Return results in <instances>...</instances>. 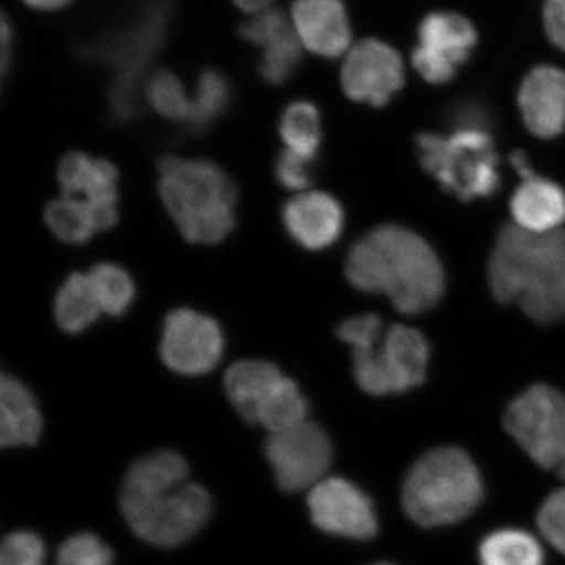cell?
Segmentation results:
<instances>
[{
  "label": "cell",
  "mask_w": 565,
  "mask_h": 565,
  "mask_svg": "<svg viewBox=\"0 0 565 565\" xmlns=\"http://www.w3.org/2000/svg\"><path fill=\"white\" fill-rule=\"evenodd\" d=\"M63 195L84 200L98 211L104 230L118 221V173L114 163L93 159L84 152H70L58 167Z\"/></svg>",
  "instance_id": "15"
},
{
  "label": "cell",
  "mask_w": 565,
  "mask_h": 565,
  "mask_svg": "<svg viewBox=\"0 0 565 565\" xmlns=\"http://www.w3.org/2000/svg\"><path fill=\"white\" fill-rule=\"evenodd\" d=\"M504 427L535 465L565 481V396L559 390L530 386L505 408Z\"/></svg>",
  "instance_id": "9"
},
{
  "label": "cell",
  "mask_w": 565,
  "mask_h": 565,
  "mask_svg": "<svg viewBox=\"0 0 565 565\" xmlns=\"http://www.w3.org/2000/svg\"><path fill=\"white\" fill-rule=\"evenodd\" d=\"M311 520L323 533L367 541L379 531L373 501L362 489L343 478H326L307 498Z\"/></svg>",
  "instance_id": "12"
},
{
  "label": "cell",
  "mask_w": 565,
  "mask_h": 565,
  "mask_svg": "<svg viewBox=\"0 0 565 565\" xmlns=\"http://www.w3.org/2000/svg\"><path fill=\"white\" fill-rule=\"evenodd\" d=\"M537 526L546 542L565 555V487L557 489L542 503Z\"/></svg>",
  "instance_id": "33"
},
{
  "label": "cell",
  "mask_w": 565,
  "mask_h": 565,
  "mask_svg": "<svg viewBox=\"0 0 565 565\" xmlns=\"http://www.w3.org/2000/svg\"><path fill=\"white\" fill-rule=\"evenodd\" d=\"M449 122L456 131H487L490 132V125H492V117L484 106L478 103H460L457 104L455 109L449 114Z\"/></svg>",
  "instance_id": "36"
},
{
  "label": "cell",
  "mask_w": 565,
  "mask_h": 565,
  "mask_svg": "<svg viewBox=\"0 0 565 565\" xmlns=\"http://www.w3.org/2000/svg\"><path fill=\"white\" fill-rule=\"evenodd\" d=\"M481 565H544V550L523 530H500L479 546Z\"/></svg>",
  "instance_id": "24"
},
{
  "label": "cell",
  "mask_w": 565,
  "mask_h": 565,
  "mask_svg": "<svg viewBox=\"0 0 565 565\" xmlns=\"http://www.w3.org/2000/svg\"><path fill=\"white\" fill-rule=\"evenodd\" d=\"M266 459L282 492L311 490L326 479L333 459L332 441L318 424L303 422L270 434Z\"/></svg>",
  "instance_id": "10"
},
{
  "label": "cell",
  "mask_w": 565,
  "mask_h": 565,
  "mask_svg": "<svg viewBox=\"0 0 565 565\" xmlns=\"http://www.w3.org/2000/svg\"><path fill=\"white\" fill-rule=\"evenodd\" d=\"M2 43H3L2 65H3V71H6L7 65H9V52H10V28H9V22H7V20H3V22H2Z\"/></svg>",
  "instance_id": "41"
},
{
  "label": "cell",
  "mask_w": 565,
  "mask_h": 565,
  "mask_svg": "<svg viewBox=\"0 0 565 565\" xmlns=\"http://www.w3.org/2000/svg\"><path fill=\"white\" fill-rule=\"evenodd\" d=\"M285 375L273 363L241 362L225 377L226 396L245 422L256 424L259 408Z\"/></svg>",
  "instance_id": "21"
},
{
  "label": "cell",
  "mask_w": 565,
  "mask_h": 565,
  "mask_svg": "<svg viewBox=\"0 0 565 565\" xmlns=\"http://www.w3.org/2000/svg\"><path fill=\"white\" fill-rule=\"evenodd\" d=\"M294 24L305 46L322 57H338L351 43V25L340 0H296Z\"/></svg>",
  "instance_id": "18"
},
{
  "label": "cell",
  "mask_w": 565,
  "mask_h": 565,
  "mask_svg": "<svg viewBox=\"0 0 565 565\" xmlns=\"http://www.w3.org/2000/svg\"><path fill=\"white\" fill-rule=\"evenodd\" d=\"M147 96L152 109L167 120L185 125L191 120L192 102L185 96L181 82L169 71H159L148 81Z\"/></svg>",
  "instance_id": "29"
},
{
  "label": "cell",
  "mask_w": 565,
  "mask_h": 565,
  "mask_svg": "<svg viewBox=\"0 0 565 565\" xmlns=\"http://www.w3.org/2000/svg\"><path fill=\"white\" fill-rule=\"evenodd\" d=\"M232 102V85L222 73L215 70H204L199 77L196 96L192 102V115L189 129L203 132L212 121L217 120L228 109Z\"/></svg>",
  "instance_id": "28"
},
{
  "label": "cell",
  "mask_w": 565,
  "mask_h": 565,
  "mask_svg": "<svg viewBox=\"0 0 565 565\" xmlns=\"http://www.w3.org/2000/svg\"><path fill=\"white\" fill-rule=\"evenodd\" d=\"M416 154L423 169L460 202L490 199L500 191V161L490 132L419 134Z\"/></svg>",
  "instance_id": "7"
},
{
  "label": "cell",
  "mask_w": 565,
  "mask_h": 565,
  "mask_svg": "<svg viewBox=\"0 0 565 565\" xmlns=\"http://www.w3.org/2000/svg\"><path fill=\"white\" fill-rule=\"evenodd\" d=\"M545 29L550 40L565 51V0H548L546 2Z\"/></svg>",
  "instance_id": "37"
},
{
  "label": "cell",
  "mask_w": 565,
  "mask_h": 565,
  "mask_svg": "<svg viewBox=\"0 0 565 565\" xmlns=\"http://www.w3.org/2000/svg\"><path fill=\"white\" fill-rule=\"evenodd\" d=\"M43 541L29 531H17L3 539L0 546V565H44Z\"/></svg>",
  "instance_id": "32"
},
{
  "label": "cell",
  "mask_w": 565,
  "mask_h": 565,
  "mask_svg": "<svg viewBox=\"0 0 565 565\" xmlns=\"http://www.w3.org/2000/svg\"><path fill=\"white\" fill-rule=\"evenodd\" d=\"M341 82L352 102L382 107L403 88V62L388 44L364 40L349 54Z\"/></svg>",
  "instance_id": "14"
},
{
  "label": "cell",
  "mask_w": 565,
  "mask_h": 565,
  "mask_svg": "<svg viewBox=\"0 0 565 565\" xmlns=\"http://www.w3.org/2000/svg\"><path fill=\"white\" fill-rule=\"evenodd\" d=\"M520 110L526 128L539 139H556L565 131V73L537 66L523 81Z\"/></svg>",
  "instance_id": "17"
},
{
  "label": "cell",
  "mask_w": 565,
  "mask_h": 565,
  "mask_svg": "<svg viewBox=\"0 0 565 565\" xmlns=\"http://www.w3.org/2000/svg\"><path fill=\"white\" fill-rule=\"evenodd\" d=\"M315 162L316 159L286 150L280 154L275 167L278 182L289 191H305L311 184V178H313L311 170Z\"/></svg>",
  "instance_id": "34"
},
{
  "label": "cell",
  "mask_w": 565,
  "mask_h": 565,
  "mask_svg": "<svg viewBox=\"0 0 565 565\" xmlns=\"http://www.w3.org/2000/svg\"><path fill=\"white\" fill-rule=\"evenodd\" d=\"M338 337L351 345L353 377L364 393L393 396L418 388L429 367V341L403 323L385 327L381 316L359 315L338 326Z\"/></svg>",
  "instance_id": "4"
},
{
  "label": "cell",
  "mask_w": 565,
  "mask_h": 565,
  "mask_svg": "<svg viewBox=\"0 0 565 565\" xmlns=\"http://www.w3.org/2000/svg\"><path fill=\"white\" fill-rule=\"evenodd\" d=\"M289 29L291 25L288 24L281 11H267L244 24L241 28V35L256 46L264 47Z\"/></svg>",
  "instance_id": "35"
},
{
  "label": "cell",
  "mask_w": 565,
  "mask_h": 565,
  "mask_svg": "<svg viewBox=\"0 0 565 565\" xmlns=\"http://www.w3.org/2000/svg\"><path fill=\"white\" fill-rule=\"evenodd\" d=\"M88 278L104 313L115 318L128 313L136 299L131 275L117 264L104 263L93 267Z\"/></svg>",
  "instance_id": "27"
},
{
  "label": "cell",
  "mask_w": 565,
  "mask_h": 565,
  "mask_svg": "<svg viewBox=\"0 0 565 565\" xmlns=\"http://www.w3.org/2000/svg\"><path fill=\"white\" fill-rule=\"evenodd\" d=\"M225 337L210 316L177 310L163 322L161 355L163 363L181 375L211 373L222 360Z\"/></svg>",
  "instance_id": "11"
},
{
  "label": "cell",
  "mask_w": 565,
  "mask_h": 565,
  "mask_svg": "<svg viewBox=\"0 0 565 565\" xmlns=\"http://www.w3.org/2000/svg\"><path fill=\"white\" fill-rule=\"evenodd\" d=\"M353 288L384 294L399 313L418 316L444 299L446 273L437 252L401 225H381L360 237L345 258Z\"/></svg>",
  "instance_id": "2"
},
{
  "label": "cell",
  "mask_w": 565,
  "mask_h": 565,
  "mask_svg": "<svg viewBox=\"0 0 565 565\" xmlns=\"http://www.w3.org/2000/svg\"><path fill=\"white\" fill-rule=\"evenodd\" d=\"M514 225L531 233H550L565 222V192L555 181L535 177L523 180L511 199Z\"/></svg>",
  "instance_id": "19"
},
{
  "label": "cell",
  "mask_w": 565,
  "mask_h": 565,
  "mask_svg": "<svg viewBox=\"0 0 565 565\" xmlns=\"http://www.w3.org/2000/svg\"><path fill=\"white\" fill-rule=\"evenodd\" d=\"M47 226L55 237L66 244L79 245L98 232H106L98 211L84 200L63 195L50 203L44 212Z\"/></svg>",
  "instance_id": "23"
},
{
  "label": "cell",
  "mask_w": 565,
  "mask_h": 565,
  "mask_svg": "<svg viewBox=\"0 0 565 565\" xmlns=\"http://www.w3.org/2000/svg\"><path fill=\"white\" fill-rule=\"evenodd\" d=\"M300 61H302V47H300L296 32L289 29L264 46L259 73L269 84L281 85L296 73Z\"/></svg>",
  "instance_id": "30"
},
{
  "label": "cell",
  "mask_w": 565,
  "mask_h": 565,
  "mask_svg": "<svg viewBox=\"0 0 565 565\" xmlns=\"http://www.w3.org/2000/svg\"><path fill=\"white\" fill-rule=\"evenodd\" d=\"M0 444L3 448L33 446L43 430L35 397L13 375H3L0 384Z\"/></svg>",
  "instance_id": "20"
},
{
  "label": "cell",
  "mask_w": 565,
  "mask_h": 565,
  "mask_svg": "<svg viewBox=\"0 0 565 565\" xmlns=\"http://www.w3.org/2000/svg\"><path fill=\"white\" fill-rule=\"evenodd\" d=\"M24 2L33 9L50 11L63 9V7L68 6L71 0H24Z\"/></svg>",
  "instance_id": "39"
},
{
  "label": "cell",
  "mask_w": 565,
  "mask_h": 565,
  "mask_svg": "<svg viewBox=\"0 0 565 565\" xmlns=\"http://www.w3.org/2000/svg\"><path fill=\"white\" fill-rule=\"evenodd\" d=\"M273 2V0H234V3H236L239 9H243L244 11H259L263 10L264 7L269 6V3Z\"/></svg>",
  "instance_id": "40"
},
{
  "label": "cell",
  "mask_w": 565,
  "mask_h": 565,
  "mask_svg": "<svg viewBox=\"0 0 565 565\" xmlns=\"http://www.w3.org/2000/svg\"><path fill=\"white\" fill-rule=\"evenodd\" d=\"M159 193L189 243H222L236 226L237 189L217 163L167 156L159 162Z\"/></svg>",
  "instance_id": "5"
},
{
  "label": "cell",
  "mask_w": 565,
  "mask_h": 565,
  "mask_svg": "<svg viewBox=\"0 0 565 565\" xmlns=\"http://www.w3.org/2000/svg\"><path fill=\"white\" fill-rule=\"evenodd\" d=\"M418 36L419 46L412 61L430 84L451 81L478 40L473 24L457 13H433L424 18Z\"/></svg>",
  "instance_id": "13"
},
{
  "label": "cell",
  "mask_w": 565,
  "mask_h": 565,
  "mask_svg": "<svg viewBox=\"0 0 565 565\" xmlns=\"http://www.w3.org/2000/svg\"><path fill=\"white\" fill-rule=\"evenodd\" d=\"M169 13V0H148L129 28L111 35L93 51L114 66L115 81L110 87L109 106L111 118L120 125L132 120L139 111L145 70L161 47Z\"/></svg>",
  "instance_id": "8"
},
{
  "label": "cell",
  "mask_w": 565,
  "mask_h": 565,
  "mask_svg": "<svg viewBox=\"0 0 565 565\" xmlns=\"http://www.w3.org/2000/svg\"><path fill=\"white\" fill-rule=\"evenodd\" d=\"M57 565H114V553L95 534L81 533L63 542Z\"/></svg>",
  "instance_id": "31"
},
{
  "label": "cell",
  "mask_w": 565,
  "mask_h": 565,
  "mask_svg": "<svg viewBox=\"0 0 565 565\" xmlns=\"http://www.w3.org/2000/svg\"><path fill=\"white\" fill-rule=\"evenodd\" d=\"M120 508L137 537L174 548L206 525L212 500L204 487L191 481L184 457L163 449L141 457L126 471Z\"/></svg>",
  "instance_id": "1"
},
{
  "label": "cell",
  "mask_w": 565,
  "mask_h": 565,
  "mask_svg": "<svg viewBox=\"0 0 565 565\" xmlns=\"http://www.w3.org/2000/svg\"><path fill=\"white\" fill-rule=\"evenodd\" d=\"M102 313L88 275L74 274L55 297V321L63 332L77 334L90 329Z\"/></svg>",
  "instance_id": "22"
},
{
  "label": "cell",
  "mask_w": 565,
  "mask_h": 565,
  "mask_svg": "<svg viewBox=\"0 0 565 565\" xmlns=\"http://www.w3.org/2000/svg\"><path fill=\"white\" fill-rule=\"evenodd\" d=\"M489 286L498 302L519 305L534 322L564 321L565 230L501 228L490 252Z\"/></svg>",
  "instance_id": "3"
},
{
  "label": "cell",
  "mask_w": 565,
  "mask_h": 565,
  "mask_svg": "<svg viewBox=\"0 0 565 565\" xmlns=\"http://www.w3.org/2000/svg\"><path fill=\"white\" fill-rule=\"evenodd\" d=\"M280 134L289 151L316 159L322 139L321 115L311 103L289 104L281 115Z\"/></svg>",
  "instance_id": "25"
},
{
  "label": "cell",
  "mask_w": 565,
  "mask_h": 565,
  "mask_svg": "<svg viewBox=\"0 0 565 565\" xmlns=\"http://www.w3.org/2000/svg\"><path fill=\"white\" fill-rule=\"evenodd\" d=\"M484 498V481L473 459L455 446L419 457L403 486L405 514L424 527L455 525L473 514Z\"/></svg>",
  "instance_id": "6"
},
{
  "label": "cell",
  "mask_w": 565,
  "mask_h": 565,
  "mask_svg": "<svg viewBox=\"0 0 565 565\" xmlns=\"http://www.w3.org/2000/svg\"><path fill=\"white\" fill-rule=\"evenodd\" d=\"M374 565H390V564H374Z\"/></svg>",
  "instance_id": "42"
},
{
  "label": "cell",
  "mask_w": 565,
  "mask_h": 565,
  "mask_svg": "<svg viewBox=\"0 0 565 565\" xmlns=\"http://www.w3.org/2000/svg\"><path fill=\"white\" fill-rule=\"evenodd\" d=\"M512 167L516 170V173L523 178V180H527V178L535 177L533 167H531L530 159L523 151L512 152L511 156Z\"/></svg>",
  "instance_id": "38"
},
{
  "label": "cell",
  "mask_w": 565,
  "mask_h": 565,
  "mask_svg": "<svg viewBox=\"0 0 565 565\" xmlns=\"http://www.w3.org/2000/svg\"><path fill=\"white\" fill-rule=\"evenodd\" d=\"M282 223L300 247L321 252L337 243L343 233L344 212L329 193L307 192L286 204Z\"/></svg>",
  "instance_id": "16"
},
{
  "label": "cell",
  "mask_w": 565,
  "mask_h": 565,
  "mask_svg": "<svg viewBox=\"0 0 565 565\" xmlns=\"http://www.w3.org/2000/svg\"><path fill=\"white\" fill-rule=\"evenodd\" d=\"M308 403L299 386L291 379L282 377L266 403L259 408L256 424H262L270 434L307 422Z\"/></svg>",
  "instance_id": "26"
}]
</instances>
